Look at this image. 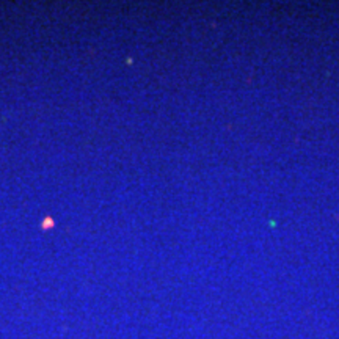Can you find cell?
I'll return each instance as SVG.
<instances>
[{
    "label": "cell",
    "mask_w": 339,
    "mask_h": 339,
    "mask_svg": "<svg viewBox=\"0 0 339 339\" xmlns=\"http://www.w3.org/2000/svg\"><path fill=\"white\" fill-rule=\"evenodd\" d=\"M54 223H52V218H46V222H44V226H52Z\"/></svg>",
    "instance_id": "6da1fadb"
}]
</instances>
